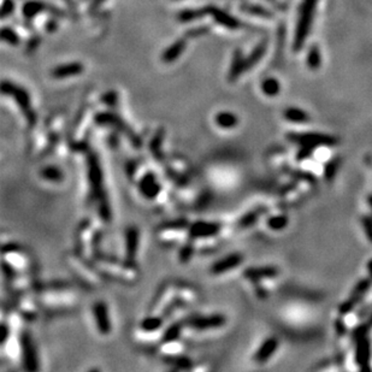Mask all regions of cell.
I'll use <instances>...</instances> for the list:
<instances>
[{"label": "cell", "mask_w": 372, "mask_h": 372, "mask_svg": "<svg viewBox=\"0 0 372 372\" xmlns=\"http://www.w3.org/2000/svg\"><path fill=\"white\" fill-rule=\"evenodd\" d=\"M2 91L5 95H10V97L14 98L15 101L17 103V105L21 107V110H22L23 115L26 116L27 121H28L30 124H34L36 117L32 109V105H30V97L28 92H27L26 89L18 87V86L14 85L12 82L9 81L3 82Z\"/></svg>", "instance_id": "1"}, {"label": "cell", "mask_w": 372, "mask_h": 372, "mask_svg": "<svg viewBox=\"0 0 372 372\" xmlns=\"http://www.w3.org/2000/svg\"><path fill=\"white\" fill-rule=\"evenodd\" d=\"M288 139L291 142H295L303 147L309 148H316L319 146H334L337 143V140L330 135L324 134H289Z\"/></svg>", "instance_id": "2"}, {"label": "cell", "mask_w": 372, "mask_h": 372, "mask_svg": "<svg viewBox=\"0 0 372 372\" xmlns=\"http://www.w3.org/2000/svg\"><path fill=\"white\" fill-rule=\"evenodd\" d=\"M95 123H98V124H101V125H112V127L118 128L122 133L128 135L129 139L131 140V142H133L134 144H136V146H139L140 144L139 137H137L136 135L131 131V129L129 128L128 125L125 124V123L123 122L117 115H113V113L111 112H100L95 116Z\"/></svg>", "instance_id": "3"}, {"label": "cell", "mask_w": 372, "mask_h": 372, "mask_svg": "<svg viewBox=\"0 0 372 372\" xmlns=\"http://www.w3.org/2000/svg\"><path fill=\"white\" fill-rule=\"evenodd\" d=\"M316 0H305L303 5V10H301V18L299 23V28H297L296 40H295V47H301V44L305 40L307 30L310 29V24L312 21L313 10H315Z\"/></svg>", "instance_id": "4"}, {"label": "cell", "mask_w": 372, "mask_h": 372, "mask_svg": "<svg viewBox=\"0 0 372 372\" xmlns=\"http://www.w3.org/2000/svg\"><path fill=\"white\" fill-rule=\"evenodd\" d=\"M187 324L195 330H210L223 327L226 324V317L218 313L211 316H194L188 319Z\"/></svg>", "instance_id": "5"}, {"label": "cell", "mask_w": 372, "mask_h": 372, "mask_svg": "<svg viewBox=\"0 0 372 372\" xmlns=\"http://www.w3.org/2000/svg\"><path fill=\"white\" fill-rule=\"evenodd\" d=\"M93 317L95 324L100 334L107 335L111 331V322H110L109 310L105 303L98 301L93 305Z\"/></svg>", "instance_id": "6"}, {"label": "cell", "mask_w": 372, "mask_h": 372, "mask_svg": "<svg viewBox=\"0 0 372 372\" xmlns=\"http://www.w3.org/2000/svg\"><path fill=\"white\" fill-rule=\"evenodd\" d=\"M244 261V257L240 253H232L226 256L222 259L217 260L213 265L211 266V272L213 275H220V273H226L238 267L240 264Z\"/></svg>", "instance_id": "7"}, {"label": "cell", "mask_w": 372, "mask_h": 372, "mask_svg": "<svg viewBox=\"0 0 372 372\" xmlns=\"http://www.w3.org/2000/svg\"><path fill=\"white\" fill-rule=\"evenodd\" d=\"M208 9V16H211L214 21L220 26L226 27V28L235 30L239 29L241 27V24L235 17H233L232 15H229L228 12H226L222 9H218L216 6H207Z\"/></svg>", "instance_id": "8"}, {"label": "cell", "mask_w": 372, "mask_h": 372, "mask_svg": "<svg viewBox=\"0 0 372 372\" xmlns=\"http://www.w3.org/2000/svg\"><path fill=\"white\" fill-rule=\"evenodd\" d=\"M220 226L214 222H205V220H198V222L193 223L189 228V234L193 238L201 239V238H208V236H213L219 233Z\"/></svg>", "instance_id": "9"}, {"label": "cell", "mask_w": 372, "mask_h": 372, "mask_svg": "<svg viewBox=\"0 0 372 372\" xmlns=\"http://www.w3.org/2000/svg\"><path fill=\"white\" fill-rule=\"evenodd\" d=\"M277 348H278V340L273 336L267 337L266 340L263 341V343L260 344L259 348L257 349L253 359L258 362V364H264V362H266L273 354H275Z\"/></svg>", "instance_id": "10"}, {"label": "cell", "mask_w": 372, "mask_h": 372, "mask_svg": "<svg viewBox=\"0 0 372 372\" xmlns=\"http://www.w3.org/2000/svg\"><path fill=\"white\" fill-rule=\"evenodd\" d=\"M370 341L366 335L356 337V350H355V360L356 364L360 368H368V361H370Z\"/></svg>", "instance_id": "11"}, {"label": "cell", "mask_w": 372, "mask_h": 372, "mask_svg": "<svg viewBox=\"0 0 372 372\" xmlns=\"http://www.w3.org/2000/svg\"><path fill=\"white\" fill-rule=\"evenodd\" d=\"M85 67L82 63L80 61H73V63L64 64V65L56 66L52 70L51 75L53 79H66L72 78V76H78L80 73L84 72Z\"/></svg>", "instance_id": "12"}, {"label": "cell", "mask_w": 372, "mask_h": 372, "mask_svg": "<svg viewBox=\"0 0 372 372\" xmlns=\"http://www.w3.org/2000/svg\"><path fill=\"white\" fill-rule=\"evenodd\" d=\"M140 192L142 193L143 196L147 199H153L161 192V186H159L158 181H157L156 176L153 174H146L140 181Z\"/></svg>", "instance_id": "13"}, {"label": "cell", "mask_w": 372, "mask_h": 372, "mask_svg": "<svg viewBox=\"0 0 372 372\" xmlns=\"http://www.w3.org/2000/svg\"><path fill=\"white\" fill-rule=\"evenodd\" d=\"M278 270L273 266H261V267H250L245 270L244 276L252 282H258L264 278H272L277 276Z\"/></svg>", "instance_id": "14"}, {"label": "cell", "mask_w": 372, "mask_h": 372, "mask_svg": "<svg viewBox=\"0 0 372 372\" xmlns=\"http://www.w3.org/2000/svg\"><path fill=\"white\" fill-rule=\"evenodd\" d=\"M22 353H23V364L27 370H36L38 362H36V353L34 349L33 342L28 336H23L22 339Z\"/></svg>", "instance_id": "15"}, {"label": "cell", "mask_w": 372, "mask_h": 372, "mask_svg": "<svg viewBox=\"0 0 372 372\" xmlns=\"http://www.w3.org/2000/svg\"><path fill=\"white\" fill-rule=\"evenodd\" d=\"M187 46V40L186 39H178L174 44H171L169 47L163 52L162 54V60L164 63H172L177 59L178 57L182 54V52L186 50Z\"/></svg>", "instance_id": "16"}, {"label": "cell", "mask_w": 372, "mask_h": 372, "mask_svg": "<svg viewBox=\"0 0 372 372\" xmlns=\"http://www.w3.org/2000/svg\"><path fill=\"white\" fill-rule=\"evenodd\" d=\"M125 247H127L128 259H134L136 256L137 247H139V230L135 227L128 228L125 233Z\"/></svg>", "instance_id": "17"}, {"label": "cell", "mask_w": 372, "mask_h": 372, "mask_svg": "<svg viewBox=\"0 0 372 372\" xmlns=\"http://www.w3.org/2000/svg\"><path fill=\"white\" fill-rule=\"evenodd\" d=\"M244 70H246V59H244L242 53L238 50V51H235V53H234L232 65H230V69H229V75H228L229 81H235V80L238 79L242 72H244Z\"/></svg>", "instance_id": "18"}, {"label": "cell", "mask_w": 372, "mask_h": 372, "mask_svg": "<svg viewBox=\"0 0 372 372\" xmlns=\"http://www.w3.org/2000/svg\"><path fill=\"white\" fill-rule=\"evenodd\" d=\"M370 288H371L370 279H361V281L359 282V283L354 287V289L352 290V293H350V296H349V299L347 300V303L350 304V305L354 307L356 304H358L359 301L365 296V294L367 293Z\"/></svg>", "instance_id": "19"}, {"label": "cell", "mask_w": 372, "mask_h": 372, "mask_svg": "<svg viewBox=\"0 0 372 372\" xmlns=\"http://www.w3.org/2000/svg\"><path fill=\"white\" fill-rule=\"evenodd\" d=\"M214 122L222 129H233L238 125L239 118L235 113L229 111H220L214 117Z\"/></svg>", "instance_id": "20"}, {"label": "cell", "mask_w": 372, "mask_h": 372, "mask_svg": "<svg viewBox=\"0 0 372 372\" xmlns=\"http://www.w3.org/2000/svg\"><path fill=\"white\" fill-rule=\"evenodd\" d=\"M208 16V9L207 6L204 9H187V10H182L178 14V21L180 22H192V21L199 20V18Z\"/></svg>", "instance_id": "21"}, {"label": "cell", "mask_w": 372, "mask_h": 372, "mask_svg": "<svg viewBox=\"0 0 372 372\" xmlns=\"http://www.w3.org/2000/svg\"><path fill=\"white\" fill-rule=\"evenodd\" d=\"M46 10V5L44 3L38 2V0H29L22 8V14L27 20H33L38 16L39 14Z\"/></svg>", "instance_id": "22"}, {"label": "cell", "mask_w": 372, "mask_h": 372, "mask_svg": "<svg viewBox=\"0 0 372 372\" xmlns=\"http://www.w3.org/2000/svg\"><path fill=\"white\" fill-rule=\"evenodd\" d=\"M284 117L285 119L294 123H305L310 119V116L305 111H303L300 109H295V107H290V109L285 110Z\"/></svg>", "instance_id": "23"}, {"label": "cell", "mask_w": 372, "mask_h": 372, "mask_svg": "<svg viewBox=\"0 0 372 372\" xmlns=\"http://www.w3.org/2000/svg\"><path fill=\"white\" fill-rule=\"evenodd\" d=\"M265 51H266L265 42H261V44L258 45L257 47L253 50V52L251 53V56L246 59V69H250V67L256 65L258 61L263 58Z\"/></svg>", "instance_id": "24"}, {"label": "cell", "mask_w": 372, "mask_h": 372, "mask_svg": "<svg viewBox=\"0 0 372 372\" xmlns=\"http://www.w3.org/2000/svg\"><path fill=\"white\" fill-rule=\"evenodd\" d=\"M261 89H263L264 94L267 95V97H275V95L278 94L281 87H279L277 80L266 79L265 81L263 82V85H261Z\"/></svg>", "instance_id": "25"}, {"label": "cell", "mask_w": 372, "mask_h": 372, "mask_svg": "<svg viewBox=\"0 0 372 372\" xmlns=\"http://www.w3.org/2000/svg\"><path fill=\"white\" fill-rule=\"evenodd\" d=\"M2 39L3 41L8 42V44H10L11 46H17L21 42L20 35H18L14 29L10 28V27H3Z\"/></svg>", "instance_id": "26"}, {"label": "cell", "mask_w": 372, "mask_h": 372, "mask_svg": "<svg viewBox=\"0 0 372 372\" xmlns=\"http://www.w3.org/2000/svg\"><path fill=\"white\" fill-rule=\"evenodd\" d=\"M162 319L159 317H155V316H150L146 317L142 322H141V328L144 331H156L158 330L159 328L162 327Z\"/></svg>", "instance_id": "27"}, {"label": "cell", "mask_w": 372, "mask_h": 372, "mask_svg": "<svg viewBox=\"0 0 372 372\" xmlns=\"http://www.w3.org/2000/svg\"><path fill=\"white\" fill-rule=\"evenodd\" d=\"M288 226V218L283 214L272 216L267 219V227L271 230H282Z\"/></svg>", "instance_id": "28"}, {"label": "cell", "mask_w": 372, "mask_h": 372, "mask_svg": "<svg viewBox=\"0 0 372 372\" xmlns=\"http://www.w3.org/2000/svg\"><path fill=\"white\" fill-rule=\"evenodd\" d=\"M42 176H44L46 180L58 182V181L61 180V172L59 169H57L54 167H47L42 170Z\"/></svg>", "instance_id": "29"}, {"label": "cell", "mask_w": 372, "mask_h": 372, "mask_svg": "<svg viewBox=\"0 0 372 372\" xmlns=\"http://www.w3.org/2000/svg\"><path fill=\"white\" fill-rule=\"evenodd\" d=\"M258 217H259V212H248V213H246L244 217L240 219L239 222V226L242 227V228H246V227L248 226H252V224H254L257 222Z\"/></svg>", "instance_id": "30"}, {"label": "cell", "mask_w": 372, "mask_h": 372, "mask_svg": "<svg viewBox=\"0 0 372 372\" xmlns=\"http://www.w3.org/2000/svg\"><path fill=\"white\" fill-rule=\"evenodd\" d=\"M337 168H339V159H333V162L328 163V164H327V167H325L324 175L329 181H330L331 178H334L335 174H336Z\"/></svg>", "instance_id": "31"}, {"label": "cell", "mask_w": 372, "mask_h": 372, "mask_svg": "<svg viewBox=\"0 0 372 372\" xmlns=\"http://www.w3.org/2000/svg\"><path fill=\"white\" fill-rule=\"evenodd\" d=\"M210 32V28L207 26H202V27H198V28H192L189 29L188 32L186 33L187 38H198V36H202L205 34H207Z\"/></svg>", "instance_id": "32"}, {"label": "cell", "mask_w": 372, "mask_h": 372, "mask_svg": "<svg viewBox=\"0 0 372 372\" xmlns=\"http://www.w3.org/2000/svg\"><path fill=\"white\" fill-rule=\"evenodd\" d=\"M14 11H15L14 0H4V2H3V8H2V17L6 18L8 16H10Z\"/></svg>", "instance_id": "33"}, {"label": "cell", "mask_w": 372, "mask_h": 372, "mask_svg": "<svg viewBox=\"0 0 372 372\" xmlns=\"http://www.w3.org/2000/svg\"><path fill=\"white\" fill-rule=\"evenodd\" d=\"M180 335V325L175 324L170 327L165 333V341H172V340H176Z\"/></svg>", "instance_id": "34"}, {"label": "cell", "mask_w": 372, "mask_h": 372, "mask_svg": "<svg viewBox=\"0 0 372 372\" xmlns=\"http://www.w3.org/2000/svg\"><path fill=\"white\" fill-rule=\"evenodd\" d=\"M361 223L362 227H364L365 234H366L368 240L372 242V218L364 216L361 218Z\"/></svg>", "instance_id": "35"}, {"label": "cell", "mask_w": 372, "mask_h": 372, "mask_svg": "<svg viewBox=\"0 0 372 372\" xmlns=\"http://www.w3.org/2000/svg\"><path fill=\"white\" fill-rule=\"evenodd\" d=\"M101 100H103L104 104H107V105H115V104H117V94L115 92H107V93L103 95Z\"/></svg>", "instance_id": "36"}, {"label": "cell", "mask_w": 372, "mask_h": 372, "mask_svg": "<svg viewBox=\"0 0 372 372\" xmlns=\"http://www.w3.org/2000/svg\"><path fill=\"white\" fill-rule=\"evenodd\" d=\"M244 10L252 12V14H258V15H260V16L270 17L269 12H267L265 9H261L260 6H247V8H244Z\"/></svg>", "instance_id": "37"}, {"label": "cell", "mask_w": 372, "mask_h": 372, "mask_svg": "<svg viewBox=\"0 0 372 372\" xmlns=\"http://www.w3.org/2000/svg\"><path fill=\"white\" fill-rule=\"evenodd\" d=\"M309 63L311 67H317L319 66V52L317 50H312L311 54H310Z\"/></svg>", "instance_id": "38"}, {"label": "cell", "mask_w": 372, "mask_h": 372, "mask_svg": "<svg viewBox=\"0 0 372 372\" xmlns=\"http://www.w3.org/2000/svg\"><path fill=\"white\" fill-rule=\"evenodd\" d=\"M57 27H58V24H57L56 21H53V20H50L47 23H46V30H47V32H50V33L54 32V30L57 29Z\"/></svg>", "instance_id": "39"}, {"label": "cell", "mask_w": 372, "mask_h": 372, "mask_svg": "<svg viewBox=\"0 0 372 372\" xmlns=\"http://www.w3.org/2000/svg\"><path fill=\"white\" fill-rule=\"evenodd\" d=\"M190 254H192V250H190V248L184 247L182 250V252H181V259L186 261L190 257Z\"/></svg>", "instance_id": "40"}, {"label": "cell", "mask_w": 372, "mask_h": 372, "mask_svg": "<svg viewBox=\"0 0 372 372\" xmlns=\"http://www.w3.org/2000/svg\"><path fill=\"white\" fill-rule=\"evenodd\" d=\"M101 2H104V0H94V3H93V8H97V5H98V4H100Z\"/></svg>", "instance_id": "41"}, {"label": "cell", "mask_w": 372, "mask_h": 372, "mask_svg": "<svg viewBox=\"0 0 372 372\" xmlns=\"http://www.w3.org/2000/svg\"><path fill=\"white\" fill-rule=\"evenodd\" d=\"M368 204H370V206H371V208H372V195H370V196H368Z\"/></svg>", "instance_id": "42"}, {"label": "cell", "mask_w": 372, "mask_h": 372, "mask_svg": "<svg viewBox=\"0 0 372 372\" xmlns=\"http://www.w3.org/2000/svg\"><path fill=\"white\" fill-rule=\"evenodd\" d=\"M370 323L372 324V315H371V319H370Z\"/></svg>", "instance_id": "43"}]
</instances>
